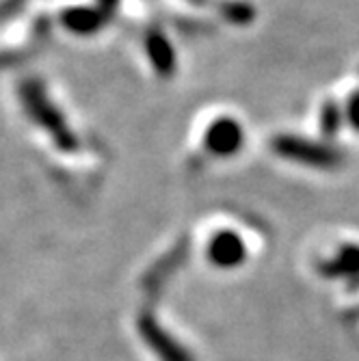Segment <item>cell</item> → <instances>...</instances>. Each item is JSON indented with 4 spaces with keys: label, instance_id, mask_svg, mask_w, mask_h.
<instances>
[{
    "label": "cell",
    "instance_id": "cell-1",
    "mask_svg": "<svg viewBox=\"0 0 359 361\" xmlns=\"http://www.w3.org/2000/svg\"><path fill=\"white\" fill-rule=\"evenodd\" d=\"M139 334L160 361H193V355L188 353V348L162 329L154 320V316L143 314L139 318Z\"/></svg>",
    "mask_w": 359,
    "mask_h": 361
},
{
    "label": "cell",
    "instance_id": "cell-2",
    "mask_svg": "<svg viewBox=\"0 0 359 361\" xmlns=\"http://www.w3.org/2000/svg\"><path fill=\"white\" fill-rule=\"evenodd\" d=\"M273 147L279 156L292 158L297 162H303V165H312V167H336L340 156L327 147H320L295 137H279L273 141Z\"/></svg>",
    "mask_w": 359,
    "mask_h": 361
},
{
    "label": "cell",
    "instance_id": "cell-3",
    "mask_svg": "<svg viewBox=\"0 0 359 361\" xmlns=\"http://www.w3.org/2000/svg\"><path fill=\"white\" fill-rule=\"evenodd\" d=\"M206 145L217 156H232L243 145V128L232 119H219L208 130Z\"/></svg>",
    "mask_w": 359,
    "mask_h": 361
},
{
    "label": "cell",
    "instance_id": "cell-4",
    "mask_svg": "<svg viewBox=\"0 0 359 361\" xmlns=\"http://www.w3.org/2000/svg\"><path fill=\"white\" fill-rule=\"evenodd\" d=\"M247 249L245 243L241 240L238 234L234 232H221L212 238L210 247H208V257L212 264L221 267V269H232L238 267L245 259Z\"/></svg>",
    "mask_w": 359,
    "mask_h": 361
},
{
    "label": "cell",
    "instance_id": "cell-5",
    "mask_svg": "<svg viewBox=\"0 0 359 361\" xmlns=\"http://www.w3.org/2000/svg\"><path fill=\"white\" fill-rule=\"evenodd\" d=\"M322 271L327 277H355V275H359V247H344L334 259L324 262Z\"/></svg>",
    "mask_w": 359,
    "mask_h": 361
},
{
    "label": "cell",
    "instance_id": "cell-6",
    "mask_svg": "<svg viewBox=\"0 0 359 361\" xmlns=\"http://www.w3.org/2000/svg\"><path fill=\"white\" fill-rule=\"evenodd\" d=\"M340 126V115H338V111H336V106H327L324 109V117H322V128H324V133L327 135H331V133H336V128Z\"/></svg>",
    "mask_w": 359,
    "mask_h": 361
},
{
    "label": "cell",
    "instance_id": "cell-7",
    "mask_svg": "<svg viewBox=\"0 0 359 361\" xmlns=\"http://www.w3.org/2000/svg\"><path fill=\"white\" fill-rule=\"evenodd\" d=\"M348 119L355 128H359V95H355L348 104Z\"/></svg>",
    "mask_w": 359,
    "mask_h": 361
}]
</instances>
